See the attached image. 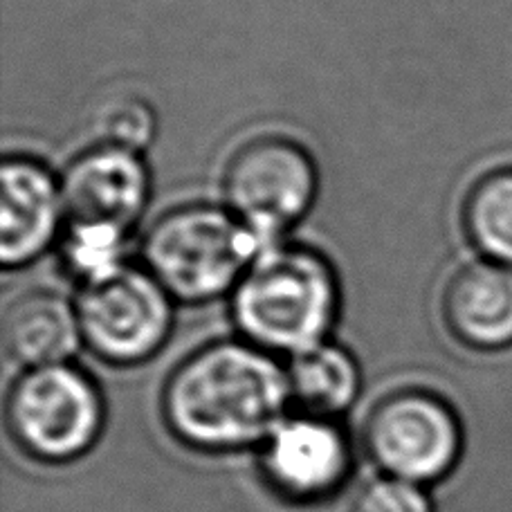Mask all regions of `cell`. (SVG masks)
<instances>
[{"instance_id": "obj_1", "label": "cell", "mask_w": 512, "mask_h": 512, "mask_svg": "<svg viewBox=\"0 0 512 512\" xmlns=\"http://www.w3.org/2000/svg\"><path fill=\"white\" fill-rule=\"evenodd\" d=\"M288 398V373L268 353L254 344L218 342L173 369L162 409L178 441L223 452L270 436Z\"/></svg>"}, {"instance_id": "obj_2", "label": "cell", "mask_w": 512, "mask_h": 512, "mask_svg": "<svg viewBox=\"0 0 512 512\" xmlns=\"http://www.w3.org/2000/svg\"><path fill=\"white\" fill-rule=\"evenodd\" d=\"M234 322L263 351L292 355L324 342L337 313V279L322 254L268 245L234 288Z\"/></svg>"}, {"instance_id": "obj_3", "label": "cell", "mask_w": 512, "mask_h": 512, "mask_svg": "<svg viewBox=\"0 0 512 512\" xmlns=\"http://www.w3.org/2000/svg\"><path fill=\"white\" fill-rule=\"evenodd\" d=\"M268 248L230 209L189 205L171 209L144 239V263L173 299L198 304L239 286Z\"/></svg>"}, {"instance_id": "obj_4", "label": "cell", "mask_w": 512, "mask_h": 512, "mask_svg": "<svg viewBox=\"0 0 512 512\" xmlns=\"http://www.w3.org/2000/svg\"><path fill=\"white\" fill-rule=\"evenodd\" d=\"M5 418L23 454L43 463H66L95 443L104 407L84 371L68 364H50L27 369L12 384Z\"/></svg>"}, {"instance_id": "obj_5", "label": "cell", "mask_w": 512, "mask_h": 512, "mask_svg": "<svg viewBox=\"0 0 512 512\" xmlns=\"http://www.w3.org/2000/svg\"><path fill=\"white\" fill-rule=\"evenodd\" d=\"M171 299L149 270L122 263L81 286L75 304L81 340L111 364L149 360L171 333Z\"/></svg>"}, {"instance_id": "obj_6", "label": "cell", "mask_w": 512, "mask_h": 512, "mask_svg": "<svg viewBox=\"0 0 512 512\" xmlns=\"http://www.w3.org/2000/svg\"><path fill=\"white\" fill-rule=\"evenodd\" d=\"M317 194V169L306 149L265 135L243 144L227 162V209L263 243L279 239L308 214Z\"/></svg>"}, {"instance_id": "obj_7", "label": "cell", "mask_w": 512, "mask_h": 512, "mask_svg": "<svg viewBox=\"0 0 512 512\" xmlns=\"http://www.w3.org/2000/svg\"><path fill=\"white\" fill-rule=\"evenodd\" d=\"M362 436L373 463L411 483L441 479L461 450L454 411L425 389H398L380 398L364 420Z\"/></svg>"}, {"instance_id": "obj_8", "label": "cell", "mask_w": 512, "mask_h": 512, "mask_svg": "<svg viewBox=\"0 0 512 512\" xmlns=\"http://www.w3.org/2000/svg\"><path fill=\"white\" fill-rule=\"evenodd\" d=\"M61 196L66 225L128 236L149 200V171L140 153L99 144L68 164Z\"/></svg>"}, {"instance_id": "obj_9", "label": "cell", "mask_w": 512, "mask_h": 512, "mask_svg": "<svg viewBox=\"0 0 512 512\" xmlns=\"http://www.w3.org/2000/svg\"><path fill=\"white\" fill-rule=\"evenodd\" d=\"M270 486L292 501H317L342 486L351 468L344 434L324 418L281 423L268 436L261 456Z\"/></svg>"}, {"instance_id": "obj_10", "label": "cell", "mask_w": 512, "mask_h": 512, "mask_svg": "<svg viewBox=\"0 0 512 512\" xmlns=\"http://www.w3.org/2000/svg\"><path fill=\"white\" fill-rule=\"evenodd\" d=\"M66 221L61 180L41 162L9 155L3 162V230L0 261L23 268L50 248Z\"/></svg>"}, {"instance_id": "obj_11", "label": "cell", "mask_w": 512, "mask_h": 512, "mask_svg": "<svg viewBox=\"0 0 512 512\" xmlns=\"http://www.w3.org/2000/svg\"><path fill=\"white\" fill-rule=\"evenodd\" d=\"M447 328L470 349L495 351L512 342V268L477 261L461 268L443 295Z\"/></svg>"}, {"instance_id": "obj_12", "label": "cell", "mask_w": 512, "mask_h": 512, "mask_svg": "<svg viewBox=\"0 0 512 512\" xmlns=\"http://www.w3.org/2000/svg\"><path fill=\"white\" fill-rule=\"evenodd\" d=\"M79 340L77 308L54 292H25L5 310V351L16 364H23L27 369L66 364Z\"/></svg>"}, {"instance_id": "obj_13", "label": "cell", "mask_w": 512, "mask_h": 512, "mask_svg": "<svg viewBox=\"0 0 512 512\" xmlns=\"http://www.w3.org/2000/svg\"><path fill=\"white\" fill-rule=\"evenodd\" d=\"M286 373L290 398L317 418L340 414L360 389V371L351 353L328 342L292 355Z\"/></svg>"}, {"instance_id": "obj_14", "label": "cell", "mask_w": 512, "mask_h": 512, "mask_svg": "<svg viewBox=\"0 0 512 512\" xmlns=\"http://www.w3.org/2000/svg\"><path fill=\"white\" fill-rule=\"evenodd\" d=\"M463 227L486 261L512 268V169L477 180L465 198Z\"/></svg>"}, {"instance_id": "obj_15", "label": "cell", "mask_w": 512, "mask_h": 512, "mask_svg": "<svg viewBox=\"0 0 512 512\" xmlns=\"http://www.w3.org/2000/svg\"><path fill=\"white\" fill-rule=\"evenodd\" d=\"M93 126L102 144L140 153L155 137V113L144 99L120 95L97 108Z\"/></svg>"}, {"instance_id": "obj_16", "label": "cell", "mask_w": 512, "mask_h": 512, "mask_svg": "<svg viewBox=\"0 0 512 512\" xmlns=\"http://www.w3.org/2000/svg\"><path fill=\"white\" fill-rule=\"evenodd\" d=\"M349 512H432V506L416 483L382 477L355 492Z\"/></svg>"}]
</instances>
